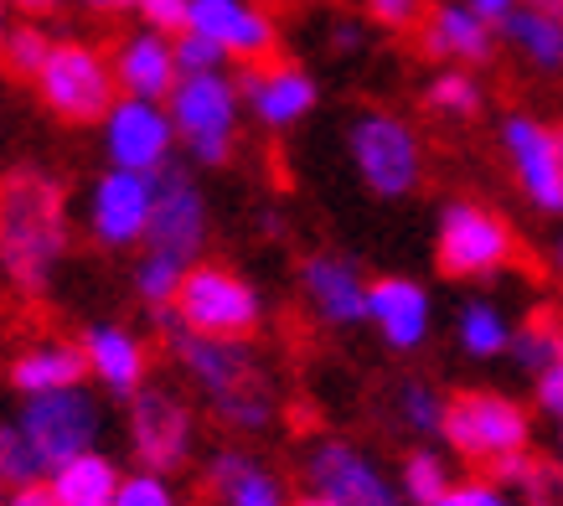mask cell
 I'll return each instance as SVG.
<instances>
[{
  "instance_id": "1",
  "label": "cell",
  "mask_w": 563,
  "mask_h": 506,
  "mask_svg": "<svg viewBox=\"0 0 563 506\" xmlns=\"http://www.w3.org/2000/svg\"><path fill=\"white\" fill-rule=\"evenodd\" d=\"M68 253V197L42 170H11L0 182V270L21 295H42Z\"/></svg>"
},
{
  "instance_id": "2",
  "label": "cell",
  "mask_w": 563,
  "mask_h": 506,
  "mask_svg": "<svg viewBox=\"0 0 563 506\" xmlns=\"http://www.w3.org/2000/svg\"><path fill=\"white\" fill-rule=\"evenodd\" d=\"M166 337H172V352H176V362H181V372L207 393L212 414H218L228 429L254 435V429H264V424L274 419L269 383H264V372H258V362L249 356L243 341L197 337L187 326H176Z\"/></svg>"
},
{
  "instance_id": "3",
  "label": "cell",
  "mask_w": 563,
  "mask_h": 506,
  "mask_svg": "<svg viewBox=\"0 0 563 506\" xmlns=\"http://www.w3.org/2000/svg\"><path fill=\"white\" fill-rule=\"evenodd\" d=\"M114 63L103 57L93 42L84 36H57V47H52L47 68L36 78V99L47 103V114H57L63 124L73 130H84V124H103L109 109H114Z\"/></svg>"
},
{
  "instance_id": "4",
  "label": "cell",
  "mask_w": 563,
  "mask_h": 506,
  "mask_svg": "<svg viewBox=\"0 0 563 506\" xmlns=\"http://www.w3.org/2000/svg\"><path fill=\"white\" fill-rule=\"evenodd\" d=\"M522 258L517 228L481 202H450L434 228V270L444 279H492Z\"/></svg>"
},
{
  "instance_id": "5",
  "label": "cell",
  "mask_w": 563,
  "mask_h": 506,
  "mask_svg": "<svg viewBox=\"0 0 563 506\" xmlns=\"http://www.w3.org/2000/svg\"><path fill=\"white\" fill-rule=\"evenodd\" d=\"M444 444L455 450V455L476 460L492 471L496 460L517 455V450H528L532 439V419L528 408L507 398V393H492V388H465L455 393L450 404H444Z\"/></svg>"
},
{
  "instance_id": "6",
  "label": "cell",
  "mask_w": 563,
  "mask_h": 506,
  "mask_svg": "<svg viewBox=\"0 0 563 506\" xmlns=\"http://www.w3.org/2000/svg\"><path fill=\"white\" fill-rule=\"evenodd\" d=\"M176 316L197 337H222V341H249L264 321L258 289L228 264H191L187 285L176 295Z\"/></svg>"
},
{
  "instance_id": "7",
  "label": "cell",
  "mask_w": 563,
  "mask_h": 506,
  "mask_svg": "<svg viewBox=\"0 0 563 506\" xmlns=\"http://www.w3.org/2000/svg\"><path fill=\"white\" fill-rule=\"evenodd\" d=\"M176 135L197 155V166H228L233 130H239V88L222 73H181V84L166 99Z\"/></svg>"
},
{
  "instance_id": "8",
  "label": "cell",
  "mask_w": 563,
  "mask_h": 506,
  "mask_svg": "<svg viewBox=\"0 0 563 506\" xmlns=\"http://www.w3.org/2000/svg\"><path fill=\"white\" fill-rule=\"evenodd\" d=\"M346 140H352V166L362 186L377 197H409L424 176V151H419L413 124H404L388 109H362Z\"/></svg>"
},
{
  "instance_id": "9",
  "label": "cell",
  "mask_w": 563,
  "mask_h": 506,
  "mask_svg": "<svg viewBox=\"0 0 563 506\" xmlns=\"http://www.w3.org/2000/svg\"><path fill=\"white\" fill-rule=\"evenodd\" d=\"M21 435L32 439V450L42 455L47 475L68 460L88 455L93 439H99V404L84 388H63V393H36L26 398L16 414Z\"/></svg>"
},
{
  "instance_id": "10",
  "label": "cell",
  "mask_w": 563,
  "mask_h": 506,
  "mask_svg": "<svg viewBox=\"0 0 563 506\" xmlns=\"http://www.w3.org/2000/svg\"><path fill=\"white\" fill-rule=\"evenodd\" d=\"M501 151L512 176L543 218H563V124H543L532 114L501 119Z\"/></svg>"
},
{
  "instance_id": "11",
  "label": "cell",
  "mask_w": 563,
  "mask_h": 506,
  "mask_svg": "<svg viewBox=\"0 0 563 506\" xmlns=\"http://www.w3.org/2000/svg\"><path fill=\"white\" fill-rule=\"evenodd\" d=\"M310 491L336 506H404V486H393L373 455L346 439H321L306 455Z\"/></svg>"
},
{
  "instance_id": "12",
  "label": "cell",
  "mask_w": 563,
  "mask_h": 506,
  "mask_svg": "<svg viewBox=\"0 0 563 506\" xmlns=\"http://www.w3.org/2000/svg\"><path fill=\"white\" fill-rule=\"evenodd\" d=\"M176 119L172 109H161L155 99H130L124 94L109 119H103V151L120 170H140V176H155V170L172 166V145H176Z\"/></svg>"
},
{
  "instance_id": "13",
  "label": "cell",
  "mask_w": 563,
  "mask_h": 506,
  "mask_svg": "<svg viewBox=\"0 0 563 506\" xmlns=\"http://www.w3.org/2000/svg\"><path fill=\"white\" fill-rule=\"evenodd\" d=\"M130 450L140 471H181L191 455V408L172 388H140L130 398Z\"/></svg>"
},
{
  "instance_id": "14",
  "label": "cell",
  "mask_w": 563,
  "mask_h": 506,
  "mask_svg": "<svg viewBox=\"0 0 563 506\" xmlns=\"http://www.w3.org/2000/svg\"><path fill=\"white\" fill-rule=\"evenodd\" d=\"M151 212H155V176L140 170H103L88 202V228L103 249H130L140 238H151Z\"/></svg>"
},
{
  "instance_id": "15",
  "label": "cell",
  "mask_w": 563,
  "mask_h": 506,
  "mask_svg": "<svg viewBox=\"0 0 563 506\" xmlns=\"http://www.w3.org/2000/svg\"><path fill=\"white\" fill-rule=\"evenodd\" d=\"M145 243L155 253H176L187 264H197V249L207 243V202L181 166L155 170V212Z\"/></svg>"
},
{
  "instance_id": "16",
  "label": "cell",
  "mask_w": 563,
  "mask_h": 506,
  "mask_svg": "<svg viewBox=\"0 0 563 506\" xmlns=\"http://www.w3.org/2000/svg\"><path fill=\"white\" fill-rule=\"evenodd\" d=\"M187 32L212 36L239 68L274 63V21L249 0H191Z\"/></svg>"
},
{
  "instance_id": "17",
  "label": "cell",
  "mask_w": 563,
  "mask_h": 506,
  "mask_svg": "<svg viewBox=\"0 0 563 506\" xmlns=\"http://www.w3.org/2000/svg\"><path fill=\"white\" fill-rule=\"evenodd\" d=\"M496 32L492 21L471 11L465 0H434L429 6L424 26H419V47L440 63H465V68H481L496 57Z\"/></svg>"
},
{
  "instance_id": "18",
  "label": "cell",
  "mask_w": 563,
  "mask_h": 506,
  "mask_svg": "<svg viewBox=\"0 0 563 506\" xmlns=\"http://www.w3.org/2000/svg\"><path fill=\"white\" fill-rule=\"evenodd\" d=\"M243 84V99L249 109L258 114L264 130H290L295 119H306L316 109V84H310L306 68H295V63H254V68L239 73Z\"/></svg>"
},
{
  "instance_id": "19",
  "label": "cell",
  "mask_w": 563,
  "mask_h": 506,
  "mask_svg": "<svg viewBox=\"0 0 563 506\" xmlns=\"http://www.w3.org/2000/svg\"><path fill=\"white\" fill-rule=\"evenodd\" d=\"M300 289H306L310 310L331 326H352L367 321V279L357 274L352 258H336V253H316L300 264Z\"/></svg>"
},
{
  "instance_id": "20",
  "label": "cell",
  "mask_w": 563,
  "mask_h": 506,
  "mask_svg": "<svg viewBox=\"0 0 563 506\" xmlns=\"http://www.w3.org/2000/svg\"><path fill=\"white\" fill-rule=\"evenodd\" d=\"M114 78L130 99H172V88L181 84V63H176V36L161 32H135L124 36L120 52H114Z\"/></svg>"
},
{
  "instance_id": "21",
  "label": "cell",
  "mask_w": 563,
  "mask_h": 506,
  "mask_svg": "<svg viewBox=\"0 0 563 506\" xmlns=\"http://www.w3.org/2000/svg\"><path fill=\"white\" fill-rule=\"evenodd\" d=\"M367 321L383 331L393 352H413L429 337V295L404 274H383L367 289Z\"/></svg>"
},
{
  "instance_id": "22",
  "label": "cell",
  "mask_w": 563,
  "mask_h": 506,
  "mask_svg": "<svg viewBox=\"0 0 563 506\" xmlns=\"http://www.w3.org/2000/svg\"><path fill=\"white\" fill-rule=\"evenodd\" d=\"M84 352H88V372H93L114 398H135V393L145 388L151 356H145L135 331H124V326H88Z\"/></svg>"
},
{
  "instance_id": "23",
  "label": "cell",
  "mask_w": 563,
  "mask_h": 506,
  "mask_svg": "<svg viewBox=\"0 0 563 506\" xmlns=\"http://www.w3.org/2000/svg\"><path fill=\"white\" fill-rule=\"evenodd\" d=\"M84 377H88L84 341H32V346L16 352V362H11V388H16L21 398L84 388Z\"/></svg>"
},
{
  "instance_id": "24",
  "label": "cell",
  "mask_w": 563,
  "mask_h": 506,
  "mask_svg": "<svg viewBox=\"0 0 563 506\" xmlns=\"http://www.w3.org/2000/svg\"><path fill=\"white\" fill-rule=\"evenodd\" d=\"M207 481L222 496V506H290L285 496V481L274 471H264L258 460L239 455V450H222L207 465Z\"/></svg>"
},
{
  "instance_id": "25",
  "label": "cell",
  "mask_w": 563,
  "mask_h": 506,
  "mask_svg": "<svg viewBox=\"0 0 563 506\" xmlns=\"http://www.w3.org/2000/svg\"><path fill=\"white\" fill-rule=\"evenodd\" d=\"M47 481H52L57 506H114L124 475H120V465H114L109 455L88 450V455L68 460V465H57Z\"/></svg>"
},
{
  "instance_id": "26",
  "label": "cell",
  "mask_w": 563,
  "mask_h": 506,
  "mask_svg": "<svg viewBox=\"0 0 563 506\" xmlns=\"http://www.w3.org/2000/svg\"><path fill=\"white\" fill-rule=\"evenodd\" d=\"M501 36L512 42L532 68L559 73L563 68V16L553 11H538V6H517L512 16L501 21Z\"/></svg>"
},
{
  "instance_id": "27",
  "label": "cell",
  "mask_w": 563,
  "mask_h": 506,
  "mask_svg": "<svg viewBox=\"0 0 563 506\" xmlns=\"http://www.w3.org/2000/svg\"><path fill=\"white\" fill-rule=\"evenodd\" d=\"M512 356H517V367L522 372H548L553 362H563V316L559 310H532L528 321L517 326V337H512Z\"/></svg>"
},
{
  "instance_id": "28",
  "label": "cell",
  "mask_w": 563,
  "mask_h": 506,
  "mask_svg": "<svg viewBox=\"0 0 563 506\" xmlns=\"http://www.w3.org/2000/svg\"><path fill=\"white\" fill-rule=\"evenodd\" d=\"M455 337H461L465 356H501V352H512V337H517V326H507V316L496 310L492 300H471L461 310V321H455Z\"/></svg>"
},
{
  "instance_id": "29",
  "label": "cell",
  "mask_w": 563,
  "mask_h": 506,
  "mask_svg": "<svg viewBox=\"0 0 563 506\" xmlns=\"http://www.w3.org/2000/svg\"><path fill=\"white\" fill-rule=\"evenodd\" d=\"M52 47H57V36H47L36 21H21V26H11L5 47H0V68L11 73V78H21V84H36L42 68H47Z\"/></svg>"
},
{
  "instance_id": "30",
  "label": "cell",
  "mask_w": 563,
  "mask_h": 506,
  "mask_svg": "<svg viewBox=\"0 0 563 506\" xmlns=\"http://www.w3.org/2000/svg\"><path fill=\"white\" fill-rule=\"evenodd\" d=\"M187 258H176V253H145L135 270V289L140 300L151 305V310H166V305H176V295H181V285H187Z\"/></svg>"
},
{
  "instance_id": "31",
  "label": "cell",
  "mask_w": 563,
  "mask_h": 506,
  "mask_svg": "<svg viewBox=\"0 0 563 506\" xmlns=\"http://www.w3.org/2000/svg\"><path fill=\"white\" fill-rule=\"evenodd\" d=\"M424 103L434 109V114L476 119L481 114V84L465 68H444V73H434V78H429Z\"/></svg>"
},
{
  "instance_id": "32",
  "label": "cell",
  "mask_w": 563,
  "mask_h": 506,
  "mask_svg": "<svg viewBox=\"0 0 563 506\" xmlns=\"http://www.w3.org/2000/svg\"><path fill=\"white\" fill-rule=\"evenodd\" d=\"M450 486H455V481H450V465H444V455H434V450H413V455L404 460V502L434 506Z\"/></svg>"
},
{
  "instance_id": "33",
  "label": "cell",
  "mask_w": 563,
  "mask_h": 506,
  "mask_svg": "<svg viewBox=\"0 0 563 506\" xmlns=\"http://www.w3.org/2000/svg\"><path fill=\"white\" fill-rule=\"evenodd\" d=\"M0 481L5 486H32V481H47V465L32 450V439L21 435V424H0Z\"/></svg>"
},
{
  "instance_id": "34",
  "label": "cell",
  "mask_w": 563,
  "mask_h": 506,
  "mask_svg": "<svg viewBox=\"0 0 563 506\" xmlns=\"http://www.w3.org/2000/svg\"><path fill=\"white\" fill-rule=\"evenodd\" d=\"M444 404H450V398H440V393L429 388V383H419V377L398 383V419L409 424L413 435H440L444 429Z\"/></svg>"
},
{
  "instance_id": "35",
  "label": "cell",
  "mask_w": 563,
  "mask_h": 506,
  "mask_svg": "<svg viewBox=\"0 0 563 506\" xmlns=\"http://www.w3.org/2000/svg\"><path fill=\"white\" fill-rule=\"evenodd\" d=\"M114 506H181V496H176L172 475H161V471H130L120 481V496H114Z\"/></svg>"
},
{
  "instance_id": "36",
  "label": "cell",
  "mask_w": 563,
  "mask_h": 506,
  "mask_svg": "<svg viewBox=\"0 0 563 506\" xmlns=\"http://www.w3.org/2000/svg\"><path fill=\"white\" fill-rule=\"evenodd\" d=\"M434 506H517V496L501 481L481 475V481H455Z\"/></svg>"
},
{
  "instance_id": "37",
  "label": "cell",
  "mask_w": 563,
  "mask_h": 506,
  "mask_svg": "<svg viewBox=\"0 0 563 506\" xmlns=\"http://www.w3.org/2000/svg\"><path fill=\"white\" fill-rule=\"evenodd\" d=\"M222 57H228V52H222L212 36H202V32L176 36V63H181V73H218Z\"/></svg>"
},
{
  "instance_id": "38",
  "label": "cell",
  "mask_w": 563,
  "mask_h": 506,
  "mask_svg": "<svg viewBox=\"0 0 563 506\" xmlns=\"http://www.w3.org/2000/svg\"><path fill=\"white\" fill-rule=\"evenodd\" d=\"M367 11L388 32H419L429 16V0H367Z\"/></svg>"
},
{
  "instance_id": "39",
  "label": "cell",
  "mask_w": 563,
  "mask_h": 506,
  "mask_svg": "<svg viewBox=\"0 0 563 506\" xmlns=\"http://www.w3.org/2000/svg\"><path fill=\"white\" fill-rule=\"evenodd\" d=\"M140 16H145V26L161 36H181L191 21V0H140L135 6Z\"/></svg>"
},
{
  "instance_id": "40",
  "label": "cell",
  "mask_w": 563,
  "mask_h": 506,
  "mask_svg": "<svg viewBox=\"0 0 563 506\" xmlns=\"http://www.w3.org/2000/svg\"><path fill=\"white\" fill-rule=\"evenodd\" d=\"M528 506H563V465H548V460H538V471H532L528 481Z\"/></svg>"
},
{
  "instance_id": "41",
  "label": "cell",
  "mask_w": 563,
  "mask_h": 506,
  "mask_svg": "<svg viewBox=\"0 0 563 506\" xmlns=\"http://www.w3.org/2000/svg\"><path fill=\"white\" fill-rule=\"evenodd\" d=\"M532 393H538V408H543V414L563 419V362H553L548 372H538V377H532Z\"/></svg>"
},
{
  "instance_id": "42",
  "label": "cell",
  "mask_w": 563,
  "mask_h": 506,
  "mask_svg": "<svg viewBox=\"0 0 563 506\" xmlns=\"http://www.w3.org/2000/svg\"><path fill=\"white\" fill-rule=\"evenodd\" d=\"M0 506H57V496H52V481H32V486H11Z\"/></svg>"
},
{
  "instance_id": "43",
  "label": "cell",
  "mask_w": 563,
  "mask_h": 506,
  "mask_svg": "<svg viewBox=\"0 0 563 506\" xmlns=\"http://www.w3.org/2000/svg\"><path fill=\"white\" fill-rule=\"evenodd\" d=\"M465 6H471V11H481V16L492 21V26H501V21L512 16V11L522 6V0H465Z\"/></svg>"
},
{
  "instance_id": "44",
  "label": "cell",
  "mask_w": 563,
  "mask_h": 506,
  "mask_svg": "<svg viewBox=\"0 0 563 506\" xmlns=\"http://www.w3.org/2000/svg\"><path fill=\"white\" fill-rule=\"evenodd\" d=\"M11 6H16L26 21H36V16H52V11H57L63 0H11Z\"/></svg>"
},
{
  "instance_id": "45",
  "label": "cell",
  "mask_w": 563,
  "mask_h": 506,
  "mask_svg": "<svg viewBox=\"0 0 563 506\" xmlns=\"http://www.w3.org/2000/svg\"><path fill=\"white\" fill-rule=\"evenodd\" d=\"M78 6H88V11H99V16H114V11H135L140 0H78Z\"/></svg>"
},
{
  "instance_id": "46",
  "label": "cell",
  "mask_w": 563,
  "mask_h": 506,
  "mask_svg": "<svg viewBox=\"0 0 563 506\" xmlns=\"http://www.w3.org/2000/svg\"><path fill=\"white\" fill-rule=\"evenodd\" d=\"M336 47H357V26H336Z\"/></svg>"
},
{
  "instance_id": "47",
  "label": "cell",
  "mask_w": 563,
  "mask_h": 506,
  "mask_svg": "<svg viewBox=\"0 0 563 506\" xmlns=\"http://www.w3.org/2000/svg\"><path fill=\"white\" fill-rule=\"evenodd\" d=\"M522 6H538V11H553V16H563V0H522Z\"/></svg>"
},
{
  "instance_id": "48",
  "label": "cell",
  "mask_w": 563,
  "mask_h": 506,
  "mask_svg": "<svg viewBox=\"0 0 563 506\" xmlns=\"http://www.w3.org/2000/svg\"><path fill=\"white\" fill-rule=\"evenodd\" d=\"M290 506H336V502H325V496H316V491H310V496H295Z\"/></svg>"
},
{
  "instance_id": "49",
  "label": "cell",
  "mask_w": 563,
  "mask_h": 506,
  "mask_svg": "<svg viewBox=\"0 0 563 506\" xmlns=\"http://www.w3.org/2000/svg\"><path fill=\"white\" fill-rule=\"evenodd\" d=\"M5 6H11V0H0V47H5V36H11V26H5Z\"/></svg>"
},
{
  "instance_id": "50",
  "label": "cell",
  "mask_w": 563,
  "mask_h": 506,
  "mask_svg": "<svg viewBox=\"0 0 563 506\" xmlns=\"http://www.w3.org/2000/svg\"><path fill=\"white\" fill-rule=\"evenodd\" d=\"M559 450H563V419H559Z\"/></svg>"
}]
</instances>
